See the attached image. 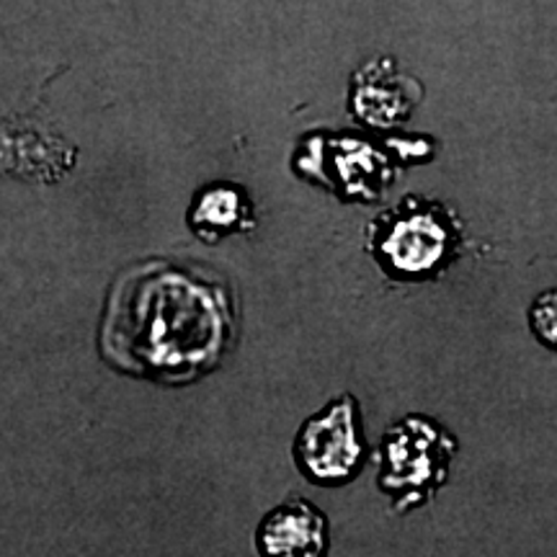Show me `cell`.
Masks as SVG:
<instances>
[{
    "label": "cell",
    "mask_w": 557,
    "mask_h": 557,
    "mask_svg": "<svg viewBox=\"0 0 557 557\" xmlns=\"http://www.w3.org/2000/svg\"><path fill=\"white\" fill-rule=\"evenodd\" d=\"M421 96V83L400 73L393 58H377L354 73L348 109L367 127L387 129L410 120Z\"/></svg>",
    "instance_id": "4"
},
{
    "label": "cell",
    "mask_w": 557,
    "mask_h": 557,
    "mask_svg": "<svg viewBox=\"0 0 557 557\" xmlns=\"http://www.w3.org/2000/svg\"><path fill=\"white\" fill-rule=\"evenodd\" d=\"M263 557H325V519L308 500L292 498L274 508L259 529Z\"/></svg>",
    "instance_id": "6"
},
{
    "label": "cell",
    "mask_w": 557,
    "mask_h": 557,
    "mask_svg": "<svg viewBox=\"0 0 557 557\" xmlns=\"http://www.w3.org/2000/svg\"><path fill=\"white\" fill-rule=\"evenodd\" d=\"M295 459L305 478L318 485H341L357 475L364 459V436L351 395H341L305 421L295 438Z\"/></svg>",
    "instance_id": "3"
},
{
    "label": "cell",
    "mask_w": 557,
    "mask_h": 557,
    "mask_svg": "<svg viewBox=\"0 0 557 557\" xmlns=\"http://www.w3.org/2000/svg\"><path fill=\"white\" fill-rule=\"evenodd\" d=\"M455 442L438 423L423 416H408L387 431L380 447V485L400 506H413L434 496L447 480Z\"/></svg>",
    "instance_id": "2"
},
{
    "label": "cell",
    "mask_w": 557,
    "mask_h": 557,
    "mask_svg": "<svg viewBox=\"0 0 557 557\" xmlns=\"http://www.w3.org/2000/svg\"><path fill=\"white\" fill-rule=\"evenodd\" d=\"M529 325L534 336L557 354V289H549L534 299L529 310Z\"/></svg>",
    "instance_id": "7"
},
{
    "label": "cell",
    "mask_w": 557,
    "mask_h": 557,
    "mask_svg": "<svg viewBox=\"0 0 557 557\" xmlns=\"http://www.w3.org/2000/svg\"><path fill=\"white\" fill-rule=\"evenodd\" d=\"M459 248V230L449 209L421 197L403 199L367 227V250L387 276L403 282L434 278Z\"/></svg>",
    "instance_id": "1"
},
{
    "label": "cell",
    "mask_w": 557,
    "mask_h": 557,
    "mask_svg": "<svg viewBox=\"0 0 557 557\" xmlns=\"http://www.w3.org/2000/svg\"><path fill=\"white\" fill-rule=\"evenodd\" d=\"M186 222L205 246H218L230 235L250 233L259 220H256L253 199L240 184L212 181L194 194Z\"/></svg>",
    "instance_id": "5"
}]
</instances>
